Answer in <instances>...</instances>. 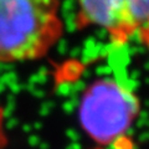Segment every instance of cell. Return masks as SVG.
I'll use <instances>...</instances> for the list:
<instances>
[{
    "mask_svg": "<svg viewBox=\"0 0 149 149\" xmlns=\"http://www.w3.org/2000/svg\"><path fill=\"white\" fill-rule=\"evenodd\" d=\"M76 4L78 27H101L116 45L134 36L147 44L149 0H76Z\"/></svg>",
    "mask_w": 149,
    "mask_h": 149,
    "instance_id": "cell-3",
    "label": "cell"
},
{
    "mask_svg": "<svg viewBox=\"0 0 149 149\" xmlns=\"http://www.w3.org/2000/svg\"><path fill=\"white\" fill-rule=\"evenodd\" d=\"M139 112L141 101L137 95L113 78H98L90 83L77 108L81 129L101 147L125 142Z\"/></svg>",
    "mask_w": 149,
    "mask_h": 149,
    "instance_id": "cell-2",
    "label": "cell"
},
{
    "mask_svg": "<svg viewBox=\"0 0 149 149\" xmlns=\"http://www.w3.org/2000/svg\"><path fill=\"white\" fill-rule=\"evenodd\" d=\"M8 144V138L5 134V116L4 109L0 107V149H5Z\"/></svg>",
    "mask_w": 149,
    "mask_h": 149,
    "instance_id": "cell-4",
    "label": "cell"
},
{
    "mask_svg": "<svg viewBox=\"0 0 149 149\" xmlns=\"http://www.w3.org/2000/svg\"><path fill=\"white\" fill-rule=\"evenodd\" d=\"M63 34L58 0H0V62L42 58Z\"/></svg>",
    "mask_w": 149,
    "mask_h": 149,
    "instance_id": "cell-1",
    "label": "cell"
}]
</instances>
